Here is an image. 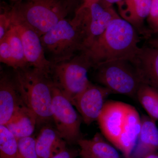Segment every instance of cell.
Listing matches in <instances>:
<instances>
[{"label":"cell","mask_w":158,"mask_h":158,"mask_svg":"<svg viewBox=\"0 0 158 158\" xmlns=\"http://www.w3.org/2000/svg\"><path fill=\"white\" fill-rule=\"evenodd\" d=\"M139 42L137 30L119 17L112 20L104 33L85 51L94 67L116 59H127L133 62L140 49Z\"/></svg>","instance_id":"obj_1"},{"label":"cell","mask_w":158,"mask_h":158,"mask_svg":"<svg viewBox=\"0 0 158 158\" xmlns=\"http://www.w3.org/2000/svg\"><path fill=\"white\" fill-rule=\"evenodd\" d=\"M14 70L18 90L24 104L37 117V124H48L53 119L54 84L51 76L30 66Z\"/></svg>","instance_id":"obj_2"},{"label":"cell","mask_w":158,"mask_h":158,"mask_svg":"<svg viewBox=\"0 0 158 158\" xmlns=\"http://www.w3.org/2000/svg\"><path fill=\"white\" fill-rule=\"evenodd\" d=\"M47 59L52 64L66 61L85 50V29L81 11L72 19L60 21L40 37Z\"/></svg>","instance_id":"obj_3"},{"label":"cell","mask_w":158,"mask_h":158,"mask_svg":"<svg viewBox=\"0 0 158 158\" xmlns=\"http://www.w3.org/2000/svg\"><path fill=\"white\" fill-rule=\"evenodd\" d=\"M84 0H28L14 3L11 9L40 37L60 21L76 13Z\"/></svg>","instance_id":"obj_4"},{"label":"cell","mask_w":158,"mask_h":158,"mask_svg":"<svg viewBox=\"0 0 158 158\" xmlns=\"http://www.w3.org/2000/svg\"><path fill=\"white\" fill-rule=\"evenodd\" d=\"M95 79L112 94L136 98L137 91L143 84L135 65L126 59L102 62L93 68Z\"/></svg>","instance_id":"obj_5"},{"label":"cell","mask_w":158,"mask_h":158,"mask_svg":"<svg viewBox=\"0 0 158 158\" xmlns=\"http://www.w3.org/2000/svg\"><path fill=\"white\" fill-rule=\"evenodd\" d=\"M94 64L86 51L66 61L52 64L51 77L54 85L71 102L91 83L88 73Z\"/></svg>","instance_id":"obj_6"},{"label":"cell","mask_w":158,"mask_h":158,"mask_svg":"<svg viewBox=\"0 0 158 158\" xmlns=\"http://www.w3.org/2000/svg\"><path fill=\"white\" fill-rule=\"evenodd\" d=\"M55 127L68 144L77 143L81 138V126L83 119L71 102L54 85L52 106Z\"/></svg>","instance_id":"obj_7"},{"label":"cell","mask_w":158,"mask_h":158,"mask_svg":"<svg viewBox=\"0 0 158 158\" xmlns=\"http://www.w3.org/2000/svg\"><path fill=\"white\" fill-rule=\"evenodd\" d=\"M10 8L11 24L19 34L29 66L51 76L52 64L45 56L40 36Z\"/></svg>","instance_id":"obj_8"},{"label":"cell","mask_w":158,"mask_h":158,"mask_svg":"<svg viewBox=\"0 0 158 158\" xmlns=\"http://www.w3.org/2000/svg\"><path fill=\"white\" fill-rule=\"evenodd\" d=\"M79 10L86 35L85 50L104 33L112 20L120 17L112 4L104 0L94 3L88 8L81 7Z\"/></svg>","instance_id":"obj_9"},{"label":"cell","mask_w":158,"mask_h":158,"mask_svg":"<svg viewBox=\"0 0 158 158\" xmlns=\"http://www.w3.org/2000/svg\"><path fill=\"white\" fill-rule=\"evenodd\" d=\"M112 92L104 86L94 85L89 86L72 102L78 113L86 124L98 120L106 100Z\"/></svg>","instance_id":"obj_10"},{"label":"cell","mask_w":158,"mask_h":158,"mask_svg":"<svg viewBox=\"0 0 158 158\" xmlns=\"http://www.w3.org/2000/svg\"><path fill=\"white\" fill-rule=\"evenodd\" d=\"M128 106L121 102H106L98 119L103 135L116 148L124 127Z\"/></svg>","instance_id":"obj_11"},{"label":"cell","mask_w":158,"mask_h":158,"mask_svg":"<svg viewBox=\"0 0 158 158\" xmlns=\"http://www.w3.org/2000/svg\"><path fill=\"white\" fill-rule=\"evenodd\" d=\"M25 105L14 78L9 74L1 73L0 79V125H5Z\"/></svg>","instance_id":"obj_12"},{"label":"cell","mask_w":158,"mask_h":158,"mask_svg":"<svg viewBox=\"0 0 158 158\" xmlns=\"http://www.w3.org/2000/svg\"><path fill=\"white\" fill-rule=\"evenodd\" d=\"M133 63L135 65L143 84L158 90V48H140Z\"/></svg>","instance_id":"obj_13"},{"label":"cell","mask_w":158,"mask_h":158,"mask_svg":"<svg viewBox=\"0 0 158 158\" xmlns=\"http://www.w3.org/2000/svg\"><path fill=\"white\" fill-rule=\"evenodd\" d=\"M141 130L138 140L129 158H144L158 150V128L149 116L141 118Z\"/></svg>","instance_id":"obj_14"},{"label":"cell","mask_w":158,"mask_h":158,"mask_svg":"<svg viewBox=\"0 0 158 158\" xmlns=\"http://www.w3.org/2000/svg\"><path fill=\"white\" fill-rule=\"evenodd\" d=\"M141 118L135 108L129 105L124 127L116 148L125 158H129L135 146L141 130Z\"/></svg>","instance_id":"obj_15"},{"label":"cell","mask_w":158,"mask_h":158,"mask_svg":"<svg viewBox=\"0 0 158 158\" xmlns=\"http://www.w3.org/2000/svg\"><path fill=\"white\" fill-rule=\"evenodd\" d=\"M151 3L152 0H121L117 4L121 18L143 34L146 32L144 20L149 15Z\"/></svg>","instance_id":"obj_16"},{"label":"cell","mask_w":158,"mask_h":158,"mask_svg":"<svg viewBox=\"0 0 158 158\" xmlns=\"http://www.w3.org/2000/svg\"><path fill=\"white\" fill-rule=\"evenodd\" d=\"M36 140V148L39 158H52L67 148V142L56 127L43 126Z\"/></svg>","instance_id":"obj_17"},{"label":"cell","mask_w":158,"mask_h":158,"mask_svg":"<svg viewBox=\"0 0 158 158\" xmlns=\"http://www.w3.org/2000/svg\"><path fill=\"white\" fill-rule=\"evenodd\" d=\"M77 144L80 147L79 155L81 158H120L117 150L98 133L91 139L81 138Z\"/></svg>","instance_id":"obj_18"},{"label":"cell","mask_w":158,"mask_h":158,"mask_svg":"<svg viewBox=\"0 0 158 158\" xmlns=\"http://www.w3.org/2000/svg\"><path fill=\"white\" fill-rule=\"evenodd\" d=\"M37 125V117L25 106L21 108L5 126L18 140L32 136Z\"/></svg>","instance_id":"obj_19"},{"label":"cell","mask_w":158,"mask_h":158,"mask_svg":"<svg viewBox=\"0 0 158 158\" xmlns=\"http://www.w3.org/2000/svg\"><path fill=\"white\" fill-rule=\"evenodd\" d=\"M136 99L153 120H158V90L146 84L139 88Z\"/></svg>","instance_id":"obj_20"},{"label":"cell","mask_w":158,"mask_h":158,"mask_svg":"<svg viewBox=\"0 0 158 158\" xmlns=\"http://www.w3.org/2000/svg\"><path fill=\"white\" fill-rule=\"evenodd\" d=\"M4 37H6L9 43L14 63V69L29 66L21 37L17 30L12 25Z\"/></svg>","instance_id":"obj_21"},{"label":"cell","mask_w":158,"mask_h":158,"mask_svg":"<svg viewBox=\"0 0 158 158\" xmlns=\"http://www.w3.org/2000/svg\"><path fill=\"white\" fill-rule=\"evenodd\" d=\"M0 158H20L17 139L4 125H0Z\"/></svg>","instance_id":"obj_22"},{"label":"cell","mask_w":158,"mask_h":158,"mask_svg":"<svg viewBox=\"0 0 158 158\" xmlns=\"http://www.w3.org/2000/svg\"><path fill=\"white\" fill-rule=\"evenodd\" d=\"M20 158H39L36 148V140L32 136L18 140Z\"/></svg>","instance_id":"obj_23"},{"label":"cell","mask_w":158,"mask_h":158,"mask_svg":"<svg viewBox=\"0 0 158 158\" xmlns=\"http://www.w3.org/2000/svg\"><path fill=\"white\" fill-rule=\"evenodd\" d=\"M0 14V40L2 39L11 28V17L10 7L1 8Z\"/></svg>","instance_id":"obj_24"},{"label":"cell","mask_w":158,"mask_h":158,"mask_svg":"<svg viewBox=\"0 0 158 158\" xmlns=\"http://www.w3.org/2000/svg\"><path fill=\"white\" fill-rule=\"evenodd\" d=\"M0 61L8 66L14 67L10 46L6 37L0 40Z\"/></svg>","instance_id":"obj_25"},{"label":"cell","mask_w":158,"mask_h":158,"mask_svg":"<svg viewBox=\"0 0 158 158\" xmlns=\"http://www.w3.org/2000/svg\"><path fill=\"white\" fill-rule=\"evenodd\" d=\"M147 21L153 33L158 34V0H152Z\"/></svg>","instance_id":"obj_26"},{"label":"cell","mask_w":158,"mask_h":158,"mask_svg":"<svg viewBox=\"0 0 158 158\" xmlns=\"http://www.w3.org/2000/svg\"><path fill=\"white\" fill-rule=\"evenodd\" d=\"M78 155L79 152L77 151L66 148L65 150L52 158H76Z\"/></svg>","instance_id":"obj_27"},{"label":"cell","mask_w":158,"mask_h":158,"mask_svg":"<svg viewBox=\"0 0 158 158\" xmlns=\"http://www.w3.org/2000/svg\"><path fill=\"white\" fill-rule=\"evenodd\" d=\"M101 0H84V3L81 8H88L94 3L98 2Z\"/></svg>","instance_id":"obj_28"},{"label":"cell","mask_w":158,"mask_h":158,"mask_svg":"<svg viewBox=\"0 0 158 158\" xmlns=\"http://www.w3.org/2000/svg\"><path fill=\"white\" fill-rule=\"evenodd\" d=\"M150 44L152 46L158 48V38L152 40L150 42Z\"/></svg>","instance_id":"obj_29"},{"label":"cell","mask_w":158,"mask_h":158,"mask_svg":"<svg viewBox=\"0 0 158 158\" xmlns=\"http://www.w3.org/2000/svg\"><path fill=\"white\" fill-rule=\"evenodd\" d=\"M144 158H158V154L154 152L146 156Z\"/></svg>","instance_id":"obj_30"},{"label":"cell","mask_w":158,"mask_h":158,"mask_svg":"<svg viewBox=\"0 0 158 158\" xmlns=\"http://www.w3.org/2000/svg\"><path fill=\"white\" fill-rule=\"evenodd\" d=\"M105 2L110 4H113V3H117L121 0H104Z\"/></svg>","instance_id":"obj_31"},{"label":"cell","mask_w":158,"mask_h":158,"mask_svg":"<svg viewBox=\"0 0 158 158\" xmlns=\"http://www.w3.org/2000/svg\"><path fill=\"white\" fill-rule=\"evenodd\" d=\"M10 1L13 2L15 3L17 2H21V1H28V0H10Z\"/></svg>","instance_id":"obj_32"}]
</instances>
